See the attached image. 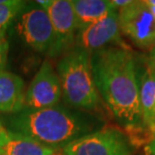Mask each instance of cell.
Returning a JSON list of instances; mask_svg holds the SVG:
<instances>
[{"mask_svg": "<svg viewBox=\"0 0 155 155\" xmlns=\"http://www.w3.org/2000/svg\"><path fill=\"white\" fill-rule=\"evenodd\" d=\"M138 75L142 126L155 136V71L148 58L138 67Z\"/></svg>", "mask_w": 155, "mask_h": 155, "instance_id": "10", "label": "cell"}, {"mask_svg": "<svg viewBox=\"0 0 155 155\" xmlns=\"http://www.w3.org/2000/svg\"><path fill=\"white\" fill-rule=\"evenodd\" d=\"M51 155H64V154L63 152V149H58L57 151H55V152H54Z\"/></svg>", "mask_w": 155, "mask_h": 155, "instance_id": "21", "label": "cell"}, {"mask_svg": "<svg viewBox=\"0 0 155 155\" xmlns=\"http://www.w3.org/2000/svg\"><path fill=\"white\" fill-rule=\"evenodd\" d=\"M92 72L101 97L125 129L142 125L137 61L130 49L108 46L91 54Z\"/></svg>", "mask_w": 155, "mask_h": 155, "instance_id": "1", "label": "cell"}, {"mask_svg": "<svg viewBox=\"0 0 155 155\" xmlns=\"http://www.w3.org/2000/svg\"><path fill=\"white\" fill-rule=\"evenodd\" d=\"M13 23V30L24 45L40 54H49L54 31L48 13L38 3L26 2Z\"/></svg>", "mask_w": 155, "mask_h": 155, "instance_id": "4", "label": "cell"}, {"mask_svg": "<svg viewBox=\"0 0 155 155\" xmlns=\"http://www.w3.org/2000/svg\"><path fill=\"white\" fill-rule=\"evenodd\" d=\"M57 72L61 96L68 106L88 113L99 109L101 97L93 77L89 52L73 48L61 57Z\"/></svg>", "mask_w": 155, "mask_h": 155, "instance_id": "3", "label": "cell"}, {"mask_svg": "<svg viewBox=\"0 0 155 155\" xmlns=\"http://www.w3.org/2000/svg\"><path fill=\"white\" fill-rule=\"evenodd\" d=\"M8 131L26 136L46 146L63 149L71 142L101 129L88 112L61 106L42 110H22L6 120Z\"/></svg>", "mask_w": 155, "mask_h": 155, "instance_id": "2", "label": "cell"}, {"mask_svg": "<svg viewBox=\"0 0 155 155\" xmlns=\"http://www.w3.org/2000/svg\"><path fill=\"white\" fill-rule=\"evenodd\" d=\"M45 10L51 19L54 31V43L48 57H61L75 46L78 30L72 1L51 0Z\"/></svg>", "mask_w": 155, "mask_h": 155, "instance_id": "8", "label": "cell"}, {"mask_svg": "<svg viewBox=\"0 0 155 155\" xmlns=\"http://www.w3.org/2000/svg\"><path fill=\"white\" fill-rule=\"evenodd\" d=\"M148 61H149L151 67H152L153 70L155 71V45L150 49V54H149V58H148Z\"/></svg>", "mask_w": 155, "mask_h": 155, "instance_id": "18", "label": "cell"}, {"mask_svg": "<svg viewBox=\"0 0 155 155\" xmlns=\"http://www.w3.org/2000/svg\"><path fill=\"white\" fill-rule=\"evenodd\" d=\"M25 5L26 2L20 0H5L4 3L0 4V35H5L6 30L14 22Z\"/></svg>", "mask_w": 155, "mask_h": 155, "instance_id": "14", "label": "cell"}, {"mask_svg": "<svg viewBox=\"0 0 155 155\" xmlns=\"http://www.w3.org/2000/svg\"><path fill=\"white\" fill-rule=\"evenodd\" d=\"M121 32L138 48L151 49L155 45V17L145 1H132L118 10Z\"/></svg>", "mask_w": 155, "mask_h": 155, "instance_id": "6", "label": "cell"}, {"mask_svg": "<svg viewBox=\"0 0 155 155\" xmlns=\"http://www.w3.org/2000/svg\"><path fill=\"white\" fill-rule=\"evenodd\" d=\"M64 155H132L127 136L115 128H101L71 142L63 148Z\"/></svg>", "mask_w": 155, "mask_h": 155, "instance_id": "5", "label": "cell"}, {"mask_svg": "<svg viewBox=\"0 0 155 155\" xmlns=\"http://www.w3.org/2000/svg\"><path fill=\"white\" fill-rule=\"evenodd\" d=\"M24 82L8 71L0 72V112L16 114L23 110Z\"/></svg>", "mask_w": 155, "mask_h": 155, "instance_id": "11", "label": "cell"}, {"mask_svg": "<svg viewBox=\"0 0 155 155\" xmlns=\"http://www.w3.org/2000/svg\"><path fill=\"white\" fill-rule=\"evenodd\" d=\"M9 51V43L5 35H0V72L4 71L6 63H7Z\"/></svg>", "mask_w": 155, "mask_h": 155, "instance_id": "15", "label": "cell"}, {"mask_svg": "<svg viewBox=\"0 0 155 155\" xmlns=\"http://www.w3.org/2000/svg\"><path fill=\"white\" fill-rule=\"evenodd\" d=\"M8 138V130L5 128L2 122L0 121V147L5 143Z\"/></svg>", "mask_w": 155, "mask_h": 155, "instance_id": "17", "label": "cell"}, {"mask_svg": "<svg viewBox=\"0 0 155 155\" xmlns=\"http://www.w3.org/2000/svg\"><path fill=\"white\" fill-rule=\"evenodd\" d=\"M145 2H146V1H145ZM146 4L148 5V7H149L150 11H151V13H152V14H153V16L155 17V5L149 4V3H147V2H146Z\"/></svg>", "mask_w": 155, "mask_h": 155, "instance_id": "20", "label": "cell"}, {"mask_svg": "<svg viewBox=\"0 0 155 155\" xmlns=\"http://www.w3.org/2000/svg\"><path fill=\"white\" fill-rule=\"evenodd\" d=\"M61 148L46 146L39 142L8 131V138L0 147V155H51Z\"/></svg>", "mask_w": 155, "mask_h": 155, "instance_id": "13", "label": "cell"}, {"mask_svg": "<svg viewBox=\"0 0 155 155\" xmlns=\"http://www.w3.org/2000/svg\"><path fill=\"white\" fill-rule=\"evenodd\" d=\"M61 87L58 72L51 61L46 60L31 81L24 95L23 110H42L60 105Z\"/></svg>", "mask_w": 155, "mask_h": 155, "instance_id": "7", "label": "cell"}, {"mask_svg": "<svg viewBox=\"0 0 155 155\" xmlns=\"http://www.w3.org/2000/svg\"><path fill=\"white\" fill-rule=\"evenodd\" d=\"M132 2V0H111V3L114 6V8L118 11L119 9H122L126 7L127 5H129Z\"/></svg>", "mask_w": 155, "mask_h": 155, "instance_id": "16", "label": "cell"}, {"mask_svg": "<svg viewBox=\"0 0 155 155\" xmlns=\"http://www.w3.org/2000/svg\"><path fill=\"white\" fill-rule=\"evenodd\" d=\"M75 12L77 30L83 29L116 10L107 0H71Z\"/></svg>", "mask_w": 155, "mask_h": 155, "instance_id": "12", "label": "cell"}, {"mask_svg": "<svg viewBox=\"0 0 155 155\" xmlns=\"http://www.w3.org/2000/svg\"><path fill=\"white\" fill-rule=\"evenodd\" d=\"M121 42V29L118 11L113 10L91 25L77 31L75 46L90 54L108 48L112 43Z\"/></svg>", "mask_w": 155, "mask_h": 155, "instance_id": "9", "label": "cell"}, {"mask_svg": "<svg viewBox=\"0 0 155 155\" xmlns=\"http://www.w3.org/2000/svg\"><path fill=\"white\" fill-rule=\"evenodd\" d=\"M147 148H148V152H149L150 155H155V139L148 145Z\"/></svg>", "mask_w": 155, "mask_h": 155, "instance_id": "19", "label": "cell"}, {"mask_svg": "<svg viewBox=\"0 0 155 155\" xmlns=\"http://www.w3.org/2000/svg\"><path fill=\"white\" fill-rule=\"evenodd\" d=\"M147 3H149V4H152V5H155V0H147L146 1Z\"/></svg>", "mask_w": 155, "mask_h": 155, "instance_id": "22", "label": "cell"}]
</instances>
